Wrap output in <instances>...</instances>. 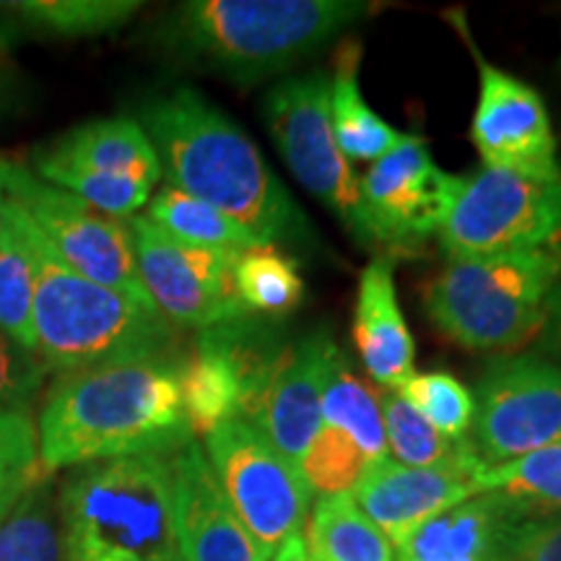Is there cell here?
Listing matches in <instances>:
<instances>
[{
	"mask_svg": "<svg viewBox=\"0 0 561 561\" xmlns=\"http://www.w3.org/2000/svg\"><path fill=\"white\" fill-rule=\"evenodd\" d=\"M128 224L140 284L178 331L201 333L248 318L250 312L234 289V261L240 252L182 244L146 216H133Z\"/></svg>",
	"mask_w": 561,
	"mask_h": 561,
	"instance_id": "obj_14",
	"label": "cell"
},
{
	"mask_svg": "<svg viewBox=\"0 0 561 561\" xmlns=\"http://www.w3.org/2000/svg\"><path fill=\"white\" fill-rule=\"evenodd\" d=\"M362 45L359 39L346 37L339 42L331 79V123L335 140L348 161L382 159L401 144L405 133L385 123L364 100L359 87Z\"/></svg>",
	"mask_w": 561,
	"mask_h": 561,
	"instance_id": "obj_22",
	"label": "cell"
},
{
	"mask_svg": "<svg viewBox=\"0 0 561 561\" xmlns=\"http://www.w3.org/2000/svg\"><path fill=\"white\" fill-rule=\"evenodd\" d=\"M533 512L502 491H481L419 525L392 546V561H502L510 533Z\"/></svg>",
	"mask_w": 561,
	"mask_h": 561,
	"instance_id": "obj_20",
	"label": "cell"
},
{
	"mask_svg": "<svg viewBox=\"0 0 561 561\" xmlns=\"http://www.w3.org/2000/svg\"><path fill=\"white\" fill-rule=\"evenodd\" d=\"M273 320L248 314L198 333L191 354L182 356L180 385L193 434H206L224 421L242 416L289 346Z\"/></svg>",
	"mask_w": 561,
	"mask_h": 561,
	"instance_id": "obj_13",
	"label": "cell"
},
{
	"mask_svg": "<svg viewBox=\"0 0 561 561\" xmlns=\"http://www.w3.org/2000/svg\"><path fill=\"white\" fill-rule=\"evenodd\" d=\"M0 561H62L58 489L45 468L0 523Z\"/></svg>",
	"mask_w": 561,
	"mask_h": 561,
	"instance_id": "obj_26",
	"label": "cell"
},
{
	"mask_svg": "<svg viewBox=\"0 0 561 561\" xmlns=\"http://www.w3.org/2000/svg\"><path fill=\"white\" fill-rule=\"evenodd\" d=\"M203 439V450L237 517L273 559L291 536L305 530L312 510L310 483L242 416L224 421Z\"/></svg>",
	"mask_w": 561,
	"mask_h": 561,
	"instance_id": "obj_10",
	"label": "cell"
},
{
	"mask_svg": "<svg viewBox=\"0 0 561 561\" xmlns=\"http://www.w3.org/2000/svg\"><path fill=\"white\" fill-rule=\"evenodd\" d=\"M34 170L112 219H133L149 206L161 164L149 136L133 117L76 125L34 151Z\"/></svg>",
	"mask_w": 561,
	"mask_h": 561,
	"instance_id": "obj_8",
	"label": "cell"
},
{
	"mask_svg": "<svg viewBox=\"0 0 561 561\" xmlns=\"http://www.w3.org/2000/svg\"><path fill=\"white\" fill-rule=\"evenodd\" d=\"M234 289L250 314L276 320L297 310L305 280L289 255L271 244H257L237 255Z\"/></svg>",
	"mask_w": 561,
	"mask_h": 561,
	"instance_id": "obj_29",
	"label": "cell"
},
{
	"mask_svg": "<svg viewBox=\"0 0 561 561\" xmlns=\"http://www.w3.org/2000/svg\"><path fill=\"white\" fill-rule=\"evenodd\" d=\"M538 356L561 367V280L553 286L549 301H546V318L538 331Z\"/></svg>",
	"mask_w": 561,
	"mask_h": 561,
	"instance_id": "obj_37",
	"label": "cell"
},
{
	"mask_svg": "<svg viewBox=\"0 0 561 561\" xmlns=\"http://www.w3.org/2000/svg\"><path fill=\"white\" fill-rule=\"evenodd\" d=\"M265 125L294 178L367 250H380L362 195V178L343 157L331 123V79L291 76L265 96Z\"/></svg>",
	"mask_w": 561,
	"mask_h": 561,
	"instance_id": "obj_7",
	"label": "cell"
},
{
	"mask_svg": "<svg viewBox=\"0 0 561 561\" xmlns=\"http://www.w3.org/2000/svg\"><path fill=\"white\" fill-rule=\"evenodd\" d=\"M437 240L450 261L561 240V178L481 167L462 178Z\"/></svg>",
	"mask_w": 561,
	"mask_h": 561,
	"instance_id": "obj_9",
	"label": "cell"
},
{
	"mask_svg": "<svg viewBox=\"0 0 561 561\" xmlns=\"http://www.w3.org/2000/svg\"><path fill=\"white\" fill-rule=\"evenodd\" d=\"M3 182L9 198L30 216L68 268L110 289L149 299L138 276L128 221L100 214L13 161L3 164Z\"/></svg>",
	"mask_w": 561,
	"mask_h": 561,
	"instance_id": "obj_12",
	"label": "cell"
},
{
	"mask_svg": "<svg viewBox=\"0 0 561 561\" xmlns=\"http://www.w3.org/2000/svg\"><path fill=\"white\" fill-rule=\"evenodd\" d=\"M34 263V335L47 369L68 375L178 351L180 331L151 299L83 278L55 255L37 227Z\"/></svg>",
	"mask_w": 561,
	"mask_h": 561,
	"instance_id": "obj_4",
	"label": "cell"
},
{
	"mask_svg": "<svg viewBox=\"0 0 561 561\" xmlns=\"http://www.w3.org/2000/svg\"><path fill=\"white\" fill-rule=\"evenodd\" d=\"M561 280V240L533 250L453 257L424 286L432 325L476 354H512L536 339Z\"/></svg>",
	"mask_w": 561,
	"mask_h": 561,
	"instance_id": "obj_6",
	"label": "cell"
},
{
	"mask_svg": "<svg viewBox=\"0 0 561 561\" xmlns=\"http://www.w3.org/2000/svg\"><path fill=\"white\" fill-rule=\"evenodd\" d=\"M502 561H561V515L533 512L510 533Z\"/></svg>",
	"mask_w": 561,
	"mask_h": 561,
	"instance_id": "obj_36",
	"label": "cell"
},
{
	"mask_svg": "<svg viewBox=\"0 0 561 561\" xmlns=\"http://www.w3.org/2000/svg\"><path fill=\"white\" fill-rule=\"evenodd\" d=\"M481 491H502L530 504L538 512L561 515V445L543 447L523 458L483 468L479 476Z\"/></svg>",
	"mask_w": 561,
	"mask_h": 561,
	"instance_id": "obj_31",
	"label": "cell"
},
{
	"mask_svg": "<svg viewBox=\"0 0 561 561\" xmlns=\"http://www.w3.org/2000/svg\"><path fill=\"white\" fill-rule=\"evenodd\" d=\"M167 185L219 208L271 248L314 244V231L261 149L201 91L180 87L140 107Z\"/></svg>",
	"mask_w": 561,
	"mask_h": 561,
	"instance_id": "obj_1",
	"label": "cell"
},
{
	"mask_svg": "<svg viewBox=\"0 0 561 561\" xmlns=\"http://www.w3.org/2000/svg\"><path fill=\"white\" fill-rule=\"evenodd\" d=\"M398 392L447 439H468L476 401L471 390L450 371H424V375L413 371V377H409Z\"/></svg>",
	"mask_w": 561,
	"mask_h": 561,
	"instance_id": "obj_32",
	"label": "cell"
},
{
	"mask_svg": "<svg viewBox=\"0 0 561 561\" xmlns=\"http://www.w3.org/2000/svg\"><path fill=\"white\" fill-rule=\"evenodd\" d=\"M271 561H307V551H305V536H291L280 549L273 553Z\"/></svg>",
	"mask_w": 561,
	"mask_h": 561,
	"instance_id": "obj_38",
	"label": "cell"
},
{
	"mask_svg": "<svg viewBox=\"0 0 561 561\" xmlns=\"http://www.w3.org/2000/svg\"><path fill=\"white\" fill-rule=\"evenodd\" d=\"M39 471V437L32 416L0 411V491L24 486Z\"/></svg>",
	"mask_w": 561,
	"mask_h": 561,
	"instance_id": "obj_34",
	"label": "cell"
},
{
	"mask_svg": "<svg viewBox=\"0 0 561 561\" xmlns=\"http://www.w3.org/2000/svg\"><path fill=\"white\" fill-rule=\"evenodd\" d=\"M369 9L359 0H191L164 37L185 58L252 83L310 58Z\"/></svg>",
	"mask_w": 561,
	"mask_h": 561,
	"instance_id": "obj_3",
	"label": "cell"
},
{
	"mask_svg": "<svg viewBox=\"0 0 561 561\" xmlns=\"http://www.w3.org/2000/svg\"><path fill=\"white\" fill-rule=\"evenodd\" d=\"M333 351L335 343L325 331L291 341L242 411V419L257 426L297 468L322 430V385Z\"/></svg>",
	"mask_w": 561,
	"mask_h": 561,
	"instance_id": "obj_18",
	"label": "cell"
},
{
	"mask_svg": "<svg viewBox=\"0 0 561 561\" xmlns=\"http://www.w3.org/2000/svg\"><path fill=\"white\" fill-rule=\"evenodd\" d=\"M471 424L483 466L561 445V367L538 354L496 356L483 369Z\"/></svg>",
	"mask_w": 561,
	"mask_h": 561,
	"instance_id": "obj_11",
	"label": "cell"
},
{
	"mask_svg": "<svg viewBox=\"0 0 561 561\" xmlns=\"http://www.w3.org/2000/svg\"><path fill=\"white\" fill-rule=\"evenodd\" d=\"M146 219L167 237L182 244H193V248L244 252L261 244L248 229L231 221L219 208L172 185H164L157 195H151Z\"/></svg>",
	"mask_w": 561,
	"mask_h": 561,
	"instance_id": "obj_27",
	"label": "cell"
},
{
	"mask_svg": "<svg viewBox=\"0 0 561 561\" xmlns=\"http://www.w3.org/2000/svg\"><path fill=\"white\" fill-rule=\"evenodd\" d=\"M483 468L486 466L473 453V447L450 462L430 468H409L385 458L369 462L367 471L351 489V496L364 515L385 533L390 546H398L419 525L481 494L479 476Z\"/></svg>",
	"mask_w": 561,
	"mask_h": 561,
	"instance_id": "obj_16",
	"label": "cell"
},
{
	"mask_svg": "<svg viewBox=\"0 0 561 561\" xmlns=\"http://www.w3.org/2000/svg\"><path fill=\"white\" fill-rule=\"evenodd\" d=\"M24 486H26V483H24ZM24 486L0 491V523H3V517L9 515V510L13 507V502L19 500V494H21V491H24Z\"/></svg>",
	"mask_w": 561,
	"mask_h": 561,
	"instance_id": "obj_39",
	"label": "cell"
},
{
	"mask_svg": "<svg viewBox=\"0 0 561 561\" xmlns=\"http://www.w3.org/2000/svg\"><path fill=\"white\" fill-rule=\"evenodd\" d=\"M367 458L359 453V447L351 442L346 434L331 430L322 424L318 437L312 439L310 450L299 462V471L305 481L310 483L312 494L318 491L320 496L351 494L362 473L367 471Z\"/></svg>",
	"mask_w": 561,
	"mask_h": 561,
	"instance_id": "obj_33",
	"label": "cell"
},
{
	"mask_svg": "<svg viewBox=\"0 0 561 561\" xmlns=\"http://www.w3.org/2000/svg\"><path fill=\"white\" fill-rule=\"evenodd\" d=\"M322 424L346 434L367 462L390 458L380 405V390L359 377L348 356L335 346L322 385Z\"/></svg>",
	"mask_w": 561,
	"mask_h": 561,
	"instance_id": "obj_24",
	"label": "cell"
},
{
	"mask_svg": "<svg viewBox=\"0 0 561 561\" xmlns=\"http://www.w3.org/2000/svg\"><path fill=\"white\" fill-rule=\"evenodd\" d=\"M380 405L385 421L388 450L396 462L409 468H430L450 462L471 447V439L453 442L439 434L398 390L380 388Z\"/></svg>",
	"mask_w": 561,
	"mask_h": 561,
	"instance_id": "obj_30",
	"label": "cell"
},
{
	"mask_svg": "<svg viewBox=\"0 0 561 561\" xmlns=\"http://www.w3.org/2000/svg\"><path fill=\"white\" fill-rule=\"evenodd\" d=\"M182 356L161 354L58 375L39 413L45 471L172 455L195 439L180 385Z\"/></svg>",
	"mask_w": 561,
	"mask_h": 561,
	"instance_id": "obj_2",
	"label": "cell"
},
{
	"mask_svg": "<svg viewBox=\"0 0 561 561\" xmlns=\"http://www.w3.org/2000/svg\"><path fill=\"white\" fill-rule=\"evenodd\" d=\"M170 468L182 561H271L237 517L198 442L172 453Z\"/></svg>",
	"mask_w": 561,
	"mask_h": 561,
	"instance_id": "obj_19",
	"label": "cell"
},
{
	"mask_svg": "<svg viewBox=\"0 0 561 561\" xmlns=\"http://www.w3.org/2000/svg\"><path fill=\"white\" fill-rule=\"evenodd\" d=\"M460 185L458 174L439 170L424 138L405 133L401 144L362 178L377 248L385 255H405L437 237Z\"/></svg>",
	"mask_w": 561,
	"mask_h": 561,
	"instance_id": "obj_15",
	"label": "cell"
},
{
	"mask_svg": "<svg viewBox=\"0 0 561 561\" xmlns=\"http://www.w3.org/2000/svg\"><path fill=\"white\" fill-rule=\"evenodd\" d=\"M144 9L138 0H21V3H0L26 32L39 37H100L110 34Z\"/></svg>",
	"mask_w": 561,
	"mask_h": 561,
	"instance_id": "obj_28",
	"label": "cell"
},
{
	"mask_svg": "<svg viewBox=\"0 0 561 561\" xmlns=\"http://www.w3.org/2000/svg\"><path fill=\"white\" fill-rule=\"evenodd\" d=\"M479 60V104L471 140L483 164L561 178L549 112L536 89L507 70Z\"/></svg>",
	"mask_w": 561,
	"mask_h": 561,
	"instance_id": "obj_17",
	"label": "cell"
},
{
	"mask_svg": "<svg viewBox=\"0 0 561 561\" xmlns=\"http://www.w3.org/2000/svg\"><path fill=\"white\" fill-rule=\"evenodd\" d=\"M351 333H354L364 369L382 390H398L413 377L416 346L398 305L392 255L380 252L362 271Z\"/></svg>",
	"mask_w": 561,
	"mask_h": 561,
	"instance_id": "obj_21",
	"label": "cell"
},
{
	"mask_svg": "<svg viewBox=\"0 0 561 561\" xmlns=\"http://www.w3.org/2000/svg\"><path fill=\"white\" fill-rule=\"evenodd\" d=\"M3 164L5 159H0V231H3V214H5V182H3Z\"/></svg>",
	"mask_w": 561,
	"mask_h": 561,
	"instance_id": "obj_40",
	"label": "cell"
},
{
	"mask_svg": "<svg viewBox=\"0 0 561 561\" xmlns=\"http://www.w3.org/2000/svg\"><path fill=\"white\" fill-rule=\"evenodd\" d=\"M172 455L79 466L58 491L62 561H182Z\"/></svg>",
	"mask_w": 561,
	"mask_h": 561,
	"instance_id": "obj_5",
	"label": "cell"
},
{
	"mask_svg": "<svg viewBox=\"0 0 561 561\" xmlns=\"http://www.w3.org/2000/svg\"><path fill=\"white\" fill-rule=\"evenodd\" d=\"M45 362L0 331V411H24L42 390Z\"/></svg>",
	"mask_w": 561,
	"mask_h": 561,
	"instance_id": "obj_35",
	"label": "cell"
},
{
	"mask_svg": "<svg viewBox=\"0 0 561 561\" xmlns=\"http://www.w3.org/2000/svg\"><path fill=\"white\" fill-rule=\"evenodd\" d=\"M307 561H392V546L351 494L320 496L305 530Z\"/></svg>",
	"mask_w": 561,
	"mask_h": 561,
	"instance_id": "obj_25",
	"label": "cell"
},
{
	"mask_svg": "<svg viewBox=\"0 0 561 561\" xmlns=\"http://www.w3.org/2000/svg\"><path fill=\"white\" fill-rule=\"evenodd\" d=\"M34 284H37L34 224L16 203L5 198L3 231H0V331L30 354H37Z\"/></svg>",
	"mask_w": 561,
	"mask_h": 561,
	"instance_id": "obj_23",
	"label": "cell"
}]
</instances>
